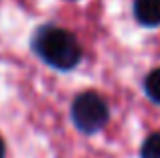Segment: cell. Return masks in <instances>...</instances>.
<instances>
[{"label": "cell", "mask_w": 160, "mask_h": 158, "mask_svg": "<svg viewBox=\"0 0 160 158\" xmlns=\"http://www.w3.org/2000/svg\"><path fill=\"white\" fill-rule=\"evenodd\" d=\"M37 53L57 69H73L81 59V49L75 37L63 28H43L35 41Z\"/></svg>", "instance_id": "1"}, {"label": "cell", "mask_w": 160, "mask_h": 158, "mask_svg": "<svg viewBox=\"0 0 160 158\" xmlns=\"http://www.w3.org/2000/svg\"><path fill=\"white\" fill-rule=\"evenodd\" d=\"M71 116H73V122L79 130L91 134V132H98L106 126V122L109 118V111H108L106 101L98 93L85 91V93L75 97Z\"/></svg>", "instance_id": "2"}, {"label": "cell", "mask_w": 160, "mask_h": 158, "mask_svg": "<svg viewBox=\"0 0 160 158\" xmlns=\"http://www.w3.org/2000/svg\"><path fill=\"white\" fill-rule=\"evenodd\" d=\"M134 14L144 27H156L160 24V0H136Z\"/></svg>", "instance_id": "3"}, {"label": "cell", "mask_w": 160, "mask_h": 158, "mask_svg": "<svg viewBox=\"0 0 160 158\" xmlns=\"http://www.w3.org/2000/svg\"><path fill=\"white\" fill-rule=\"evenodd\" d=\"M146 93H148L150 99H154L156 103H160V67L154 69L152 73H150L148 77H146Z\"/></svg>", "instance_id": "4"}, {"label": "cell", "mask_w": 160, "mask_h": 158, "mask_svg": "<svg viewBox=\"0 0 160 158\" xmlns=\"http://www.w3.org/2000/svg\"><path fill=\"white\" fill-rule=\"evenodd\" d=\"M142 158H160V134H152L142 144Z\"/></svg>", "instance_id": "5"}, {"label": "cell", "mask_w": 160, "mask_h": 158, "mask_svg": "<svg viewBox=\"0 0 160 158\" xmlns=\"http://www.w3.org/2000/svg\"><path fill=\"white\" fill-rule=\"evenodd\" d=\"M0 158H4V142L0 140Z\"/></svg>", "instance_id": "6"}]
</instances>
